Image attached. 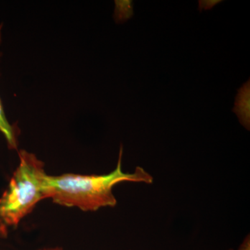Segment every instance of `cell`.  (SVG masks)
I'll use <instances>...</instances> for the list:
<instances>
[{
    "label": "cell",
    "instance_id": "52a82bcc",
    "mask_svg": "<svg viewBox=\"0 0 250 250\" xmlns=\"http://www.w3.org/2000/svg\"><path fill=\"white\" fill-rule=\"evenodd\" d=\"M238 250H250V238H246L239 247Z\"/></svg>",
    "mask_w": 250,
    "mask_h": 250
},
{
    "label": "cell",
    "instance_id": "8992f818",
    "mask_svg": "<svg viewBox=\"0 0 250 250\" xmlns=\"http://www.w3.org/2000/svg\"><path fill=\"white\" fill-rule=\"evenodd\" d=\"M222 1H201L200 0L199 1V10L200 11H202V9L205 10H210L213 9V7L215 6V5L218 4L219 2H220Z\"/></svg>",
    "mask_w": 250,
    "mask_h": 250
},
{
    "label": "cell",
    "instance_id": "5b68a950",
    "mask_svg": "<svg viewBox=\"0 0 250 250\" xmlns=\"http://www.w3.org/2000/svg\"><path fill=\"white\" fill-rule=\"evenodd\" d=\"M114 17L117 23H123L133 17L132 1H116Z\"/></svg>",
    "mask_w": 250,
    "mask_h": 250
},
{
    "label": "cell",
    "instance_id": "6da1fadb",
    "mask_svg": "<svg viewBox=\"0 0 250 250\" xmlns=\"http://www.w3.org/2000/svg\"><path fill=\"white\" fill-rule=\"evenodd\" d=\"M123 153L121 145L116 167L108 174H47L45 182L47 198L62 207H76L83 211H96L104 207H116L117 200L113 188L116 184L122 182L152 184V176L142 167L138 166L132 173L123 172Z\"/></svg>",
    "mask_w": 250,
    "mask_h": 250
},
{
    "label": "cell",
    "instance_id": "3957f363",
    "mask_svg": "<svg viewBox=\"0 0 250 250\" xmlns=\"http://www.w3.org/2000/svg\"><path fill=\"white\" fill-rule=\"evenodd\" d=\"M232 109L240 123L248 131L250 129V81L246 82L239 89Z\"/></svg>",
    "mask_w": 250,
    "mask_h": 250
},
{
    "label": "cell",
    "instance_id": "9c48e42d",
    "mask_svg": "<svg viewBox=\"0 0 250 250\" xmlns=\"http://www.w3.org/2000/svg\"></svg>",
    "mask_w": 250,
    "mask_h": 250
},
{
    "label": "cell",
    "instance_id": "277c9868",
    "mask_svg": "<svg viewBox=\"0 0 250 250\" xmlns=\"http://www.w3.org/2000/svg\"><path fill=\"white\" fill-rule=\"evenodd\" d=\"M1 28L0 26V45L1 42ZM1 56V53H0ZM0 132L3 134L8 147L11 149H16L18 148V128L15 125H11L8 121L5 115L4 107L0 99Z\"/></svg>",
    "mask_w": 250,
    "mask_h": 250
},
{
    "label": "cell",
    "instance_id": "7a4b0ae2",
    "mask_svg": "<svg viewBox=\"0 0 250 250\" xmlns=\"http://www.w3.org/2000/svg\"><path fill=\"white\" fill-rule=\"evenodd\" d=\"M19 165L0 197V236H7L39 202L47 198L44 163L33 153L20 151Z\"/></svg>",
    "mask_w": 250,
    "mask_h": 250
},
{
    "label": "cell",
    "instance_id": "ba28073f",
    "mask_svg": "<svg viewBox=\"0 0 250 250\" xmlns=\"http://www.w3.org/2000/svg\"><path fill=\"white\" fill-rule=\"evenodd\" d=\"M37 250H63V249L62 248H59V247H54V248H41V249Z\"/></svg>",
    "mask_w": 250,
    "mask_h": 250
}]
</instances>
